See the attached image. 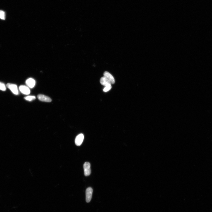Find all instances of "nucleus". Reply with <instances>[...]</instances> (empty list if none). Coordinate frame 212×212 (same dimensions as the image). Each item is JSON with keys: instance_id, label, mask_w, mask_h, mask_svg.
Returning <instances> with one entry per match:
<instances>
[{"instance_id": "1", "label": "nucleus", "mask_w": 212, "mask_h": 212, "mask_svg": "<svg viewBox=\"0 0 212 212\" xmlns=\"http://www.w3.org/2000/svg\"><path fill=\"white\" fill-rule=\"evenodd\" d=\"M7 86L12 92L15 95H18L19 92L17 85H16L10 83H8L7 85Z\"/></svg>"}, {"instance_id": "2", "label": "nucleus", "mask_w": 212, "mask_h": 212, "mask_svg": "<svg viewBox=\"0 0 212 212\" xmlns=\"http://www.w3.org/2000/svg\"><path fill=\"white\" fill-rule=\"evenodd\" d=\"M84 170V175L87 176L90 175L91 173L90 169V164L88 162H86L83 165Z\"/></svg>"}, {"instance_id": "5", "label": "nucleus", "mask_w": 212, "mask_h": 212, "mask_svg": "<svg viewBox=\"0 0 212 212\" xmlns=\"http://www.w3.org/2000/svg\"><path fill=\"white\" fill-rule=\"evenodd\" d=\"M19 90L20 91L24 94H29L30 93L29 88L28 87L25 86V85H20L19 87Z\"/></svg>"}, {"instance_id": "9", "label": "nucleus", "mask_w": 212, "mask_h": 212, "mask_svg": "<svg viewBox=\"0 0 212 212\" xmlns=\"http://www.w3.org/2000/svg\"><path fill=\"white\" fill-rule=\"evenodd\" d=\"M26 84L30 88H32L35 86V81L33 78H30L26 80Z\"/></svg>"}, {"instance_id": "12", "label": "nucleus", "mask_w": 212, "mask_h": 212, "mask_svg": "<svg viewBox=\"0 0 212 212\" xmlns=\"http://www.w3.org/2000/svg\"><path fill=\"white\" fill-rule=\"evenodd\" d=\"M6 85L4 83L0 82V90L3 91H6Z\"/></svg>"}, {"instance_id": "13", "label": "nucleus", "mask_w": 212, "mask_h": 212, "mask_svg": "<svg viewBox=\"0 0 212 212\" xmlns=\"http://www.w3.org/2000/svg\"><path fill=\"white\" fill-rule=\"evenodd\" d=\"M112 88V86H109L107 87H105V88H104L103 91L105 92H107L109 91Z\"/></svg>"}, {"instance_id": "7", "label": "nucleus", "mask_w": 212, "mask_h": 212, "mask_svg": "<svg viewBox=\"0 0 212 212\" xmlns=\"http://www.w3.org/2000/svg\"><path fill=\"white\" fill-rule=\"evenodd\" d=\"M104 76L108 79L112 84H114L115 83V80L113 77L110 73L108 72L105 71L104 73Z\"/></svg>"}, {"instance_id": "8", "label": "nucleus", "mask_w": 212, "mask_h": 212, "mask_svg": "<svg viewBox=\"0 0 212 212\" xmlns=\"http://www.w3.org/2000/svg\"><path fill=\"white\" fill-rule=\"evenodd\" d=\"M37 98L39 100L42 101L50 102L52 101V100L49 97L43 95L39 94L37 96Z\"/></svg>"}, {"instance_id": "6", "label": "nucleus", "mask_w": 212, "mask_h": 212, "mask_svg": "<svg viewBox=\"0 0 212 212\" xmlns=\"http://www.w3.org/2000/svg\"><path fill=\"white\" fill-rule=\"evenodd\" d=\"M100 82L101 84L105 87L111 86L112 85L111 82L104 76L100 78Z\"/></svg>"}, {"instance_id": "3", "label": "nucleus", "mask_w": 212, "mask_h": 212, "mask_svg": "<svg viewBox=\"0 0 212 212\" xmlns=\"http://www.w3.org/2000/svg\"><path fill=\"white\" fill-rule=\"evenodd\" d=\"M93 189L90 187L87 188L86 190V201L87 203L89 202L91 199Z\"/></svg>"}, {"instance_id": "4", "label": "nucleus", "mask_w": 212, "mask_h": 212, "mask_svg": "<svg viewBox=\"0 0 212 212\" xmlns=\"http://www.w3.org/2000/svg\"><path fill=\"white\" fill-rule=\"evenodd\" d=\"M84 138V136L83 134H79L76 136L75 139V144L77 146H81L83 142Z\"/></svg>"}, {"instance_id": "10", "label": "nucleus", "mask_w": 212, "mask_h": 212, "mask_svg": "<svg viewBox=\"0 0 212 212\" xmlns=\"http://www.w3.org/2000/svg\"><path fill=\"white\" fill-rule=\"evenodd\" d=\"M24 98L25 100L30 101L35 100L36 97L34 96L30 95L25 97Z\"/></svg>"}, {"instance_id": "11", "label": "nucleus", "mask_w": 212, "mask_h": 212, "mask_svg": "<svg viewBox=\"0 0 212 212\" xmlns=\"http://www.w3.org/2000/svg\"><path fill=\"white\" fill-rule=\"evenodd\" d=\"M0 19L2 20H5L6 19V13L3 11H0Z\"/></svg>"}]
</instances>
